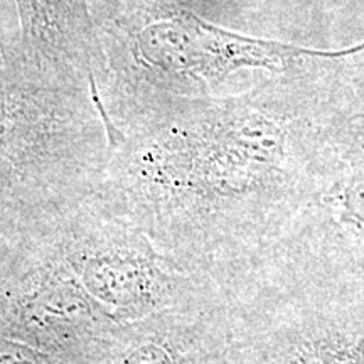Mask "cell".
<instances>
[{
    "label": "cell",
    "instance_id": "cell-2",
    "mask_svg": "<svg viewBox=\"0 0 364 364\" xmlns=\"http://www.w3.org/2000/svg\"><path fill=\"white\" fill-rule=\"evenodd\" d=\"M203 108L204 157L223 191L252 189L280 169L287 130L279 102L253 95L208 102Z\"/></svg>",
    "mask_w": 364,
    "mask_h": 364
},
{
    "label": "cell",
    "instance_id": "cell-3",
    "mask_svg": "<svg viewBox=\"0 0 364 364\" xmlns=\"http://www.w3.org/2000/svg\"><path fill=\"white\" fill-rule=\"evenodd\" d=\"M364 343L348 338H332L317 344L292 364H363Z\"/></svg>",
    "mask_w": 364,
    "mask_h": 364
},
{
    "label": "cell",
    "instance_id": "cell-6",
    "mask_svg": "<svg viewBox=\"0 0 364 364\" xmlns=\"http://www.w3.org/2000/svg\"><path fill=\"white\" fill-rule=\"evenodd\" d=\"M4 51H6V46H4L2 39H0V59H4Z\"/></svg>",
    "mask_w": 364,
    "mask_h": 364
},
{
    "label": "cell",
    "instance_id": "cell-4",
    "mask_svg": "<svg viewBox=\"0 0 364 364\" xmlns=\"http://www.w3.org/2000/svg\"><path fill=\"white\" fill-rule=\"evenodd\" d=\"M341 201H343V215L346 220L364 231V167L354 172L348 181Z\"/></svg>",
    "mask_w": 364,
    "mask_h": 364
},
{
    "label": "cell",
    "instance_id": "cell-5",
    "mask_svg": "<svg viewBox=\"0 0 364 364\" xmlns=\"http://www.w3.org/2000/svg\"><path fill=\"white\" fill-rule=\"evenodd\" d=\"M0 364H39L38 358L12 344H0Z\"/></svg>",
    "mask_w": 364,
    "mask_h": 364
},
{
    "label": "cell",
    "instance_id": "cell-1",
    "mask_svg": "<svg viewBox=\"0 0 364 364\" xmlns=\"http://www.w3.org/2000/svg\"><path fill=\"white\" fill-rule=\"evenodd\" d=\"M364 44L344 51H316L233 33L209 24L188 11H174L150 21L136 34V51L159 73L193 78L208 86L220 85L241 68L275 73L306 59H338L361 51Z\"/></svg>",
    "mask_w": 364,
    "mask_h": 364
},
{
    "label": "cell",
    "instance_id": "cell-7",
    "mask_svg": "<svg viewBox=\"0 0 364 364\" xmlns=\"http://www.w3.org/2000/svg\"><path fill=\"white\" fill-rule=\"evenodd\" d=\"M2 61H4V59H2ZM2 61H0V63H2Z\"/></svg>",
    "mask_w": 364,
    "mask_h": 364
}]
</instances>
